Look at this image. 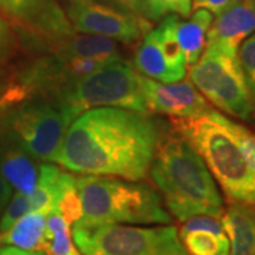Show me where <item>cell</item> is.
Instances as JSON below:
<instances>
[{
  "label": "cell",
  "instance_id": "cell-31",
  "mask_svg": "<svg viewBox=\"0 0 255 255\" xmlns=\"http://www.w3.org/2000/svg\"><path fill=\"white\" fill-rule=\"evenodd\" d=\"M111 1L121 9L139 14V0H111Z\"/></svg>",
  "mask_w": 255,
  "mask_h": 255
},
{
  "label": "cell",
  "instance_id": "cell-30",
  "mask_svg": "<svg viewBox=\"0 0 255 255\" xmlns=\"http://www.w3.org/2000/svg\"><path fill=\"white\" fill-rule=\"evenodd\" d=\"M0 255H47L46 253L41 251H28V250H23L18 247L13 246H3L0 247Z\"/></svg>",
  "mask_w": 255,
  "mask_h": 255
},
{
  "label": "cell",
  "instance_id": "cell-28",
  "mask_svg": "<svg viewBox=\"0 0 255 255\" xmlns=\"http://www.w3.org/2000/svg\"><path fill=\"white\" fill-rule=\"evenodd\" d=\"M14 36L7 23L0 17V61L7 60L14 53Z\"/></svg>",
  "mask_w": 255,
  "mask_h": 255
},
{
  "label": "cell",
  "instance_id": "cell-18",
  "mask_svg": "<svg viewBox=\"0 0 255 255\" xmlns=\"http://www.w3.org/2000/svg\"><path fill=\"white\" fill-rule=\"evenodd\" d=\"M133 63L139 73L152 80L160 82L179 81L164 60L157 28L149 30L143 36L135 53Z\"/></svg>",
  "mask_w": 255,
  "mask_h": 255
},
{
  "label": "cell",
  "instance_id": "cell-22",
  "mask_svg": "<svg viewBox=\"0 0 255 255\" xmlns=\"http://www.w3.org/2000/svg\"><path fill=\"white\" fill-rule=\"evenodd\" d=\"M191 10L193 0H139V14L147 20H162L170 14L186 18Z\"/></svg>",
  "mask_w": 255,
  "mask_h": 255
},
{
  "label": "cell",
  "instance_id": "cell-29",
  "mask_svg": "<svg viewBox=\"0 0 255 255\" xmlns=\"http://www.w3.org/2000/svg\"><path fill=\"white\" fill-rule=\"evenodd\" d=\"M11 194H13V189H11V186L7 183V180L3 177V174H1V172H0V214L3 213L4 207L7 206V203H9Z\"/></svg>",
  "mask_w": 255,
  "mask_h": 255
},
{
  "label": "cell",
  "instance_id": "cell-20",
  "mask_svg": "<svg viewBox=\"0 0 255 255\" xmlns=\"http://www.w3.org/2000/svg\"><path fill=\"white\" fill-rule=\"evenodd\" d=\"M177 14H170L166 16L162 20V23L159 24L157 33H159V41H160V47L163 51L164 60L169 65V68L172 70L176 75V78L180 81L184 78L186 71H187V64H186V58L183 54V50L179 40L176 36V23H177Z\"/></svg>",
  "mask_w": 255,
  "mask_h": 255
},
{
  "label": "cell",
  "instance_id": "cell-32",
  "mask_svg": "<svg viewBox=\"0 0 255 255\" xmlns=\"http://www.w3.org/2000/svg\"><path fill=\"white\" fill-rule=\"evenodd\" d=\"M250 1H253V3H254V4H255V0H250Z\"/></svg>",
  "mask_w": 255,
  "mask_h": 255
},
{
  "label": "cell",
  "instance_id": "cell-7",
  "mask_svg": "<svg viewBox=\"0 0 255 255\" xmlns=\"http://www.w3.org/2000/svg\"><path fill=\"white\" fill-rule=\"evenodd\" d=\"M75 117L63 101L53 95H40L21 102L0 119L7 130L36 160L54 162L64 135Z\"/></svg>",
  "mask_w": 255,
  "mask_h": 255
},
{
  "label": "cell",
  "instance_id": "cell-27",
  "mask_svg": "<svg viewBox=\"0 0 255 255\" xmlns=\"http://www.w3.org/2000/svg\"><path fill=\"white\" fill-rule=\"evenodd\" d=\"M240 1L241 0H193V9H204L213 16H219Z\"/></svg>",
  "mask_w": 255,
  "mask_h": 255
},
{
  "label": "cell",
  "instance_id": "cell-6",
  "mask_svg": "<svg viewBox=\"0 0 255 255\" xmlns=\"http://www.w3.org/2000/svg\"><path fill=\"white\" fill-rule=\"evenodd\" d=\"M139 78L140 74L130 64L118 60L84 78L64 84L55 97L73 111L75 118L85 111L102 107L147 114Z\"/></svg>",
  "mask_w": 255,
  "mask_h": 255
},
{
  "label": "cell",
  "instance_id": "cell-11",
  "mask_svg": "<svg viewBox=\"0 0 255 255\" xmlns=\"http://www.w3.org/2000/svg\"><path fill=\"white\" fill-rule=\"evenodd\" d=\"M0 10L40 37L58 41L74 33L58 0H0Z\"/></svg>",
  "mask_w": 255,
  "mask_h": 255
},
{
  "label": "cell",
  "instance_id": "cell-8",
  "mask_svg": "<svg viewBox=\"0 0 255 255\" xmlns=\"http://www.w3.org/2000/svg\"><path fill=\"white\" fill-rule=\"evenodd\" d=\"M190 82L216 108L243 121H251L255 102L244 80L238 51L209 43L190 68Z\"/></svg>",
  "mask_w": 255,
  "mask_h": 255
},
{
  "label": "cell",
  "instance_id": "cell-1",
  "mask_svg": "<svg viewBox=\"0 0 255 255\" xmlns=\"http://www.w3.org/2000/svg\"><path fill=\"white\" fill-rule=\"evenodd\" d=\"M159 139V129L146 114L92 108L71 122L54 163L73 173L137 182L149 173Z\"/></svg>",
  "mask_w": 255,
  "mask_h": 255
},
{
  "label": "cell",
  "instance_id": "cell-2",
  "mask_svg": "<svg viewBox=\"0 0 255 255\" xmlns=\"http://www.w3.org/2000/svg\"><path fill=\"white\" fill-rule=\"evenodd\" d=\"M174 130L200 155L230 203L255 204V132L216 110L172 118Z\"/></svg>",
  "mask_w": 255,
  "mask_h": 255
},
{
  "label": "cell",
  "instance_id": "cell-10",
  "mask_svg": "<svg viewBox=\"0 0 255 255\" xmlns=\"http://www.w3.org/2000/svg\"><path fill=\"white\" fill-rule=\"evenodd\" d=\"M139 81L149 112L170 118H193L210 110L207 100L191 82H159L142 74Z\"/></svg>",
  "mask_w": 255,
  "mask_h": 255
},
{
  "label": "cell",
  "instance_id": "cell-13",
  "mask_svg": "<svg viewBox=\"0 0 255 255\" xmlns=\"http://www.w3.org/2000/svg\"><path fill=\"white\" fill-rule=\"evenodd\" d=\"M255 31V4L241 0L216 16L207 31V43H217L228 50L238 51L241 43Z\"/></svg>",
  "mask_w": 255,
  "mask_h": 255
},
{
  "label": "cell",
  "instance_id": "cell-19",
  "mask_svg": "<svg viewBox=\"0 0 255 255\" xmlns=\"http://www.w3.org/2000/svg\"><path fill=\"white\" fill-rule=\"evenodd\" d=\"M41 253L47 255H82L71 238L70 224L60 213H51L47 217Z\"/></svg>",
  "mask_w": 255,
  "mask_h": 255
},
{
  "label": "cell",
  "instance_id": "cell-12",
  "mask_svg": "<svg viewBox=\"0 0 255 255\" xmlns=\"http://www.w3.org/2000/svg\"><path fill=\"white\" fill-rule=\"evenodd\" d=\"M0 172L18 193L30 196L36 190L40 164L3 128H0Z\"/></svg>",
  "mask_w": 255,
  "mask_h": 255
},
{
  "label": "cell",
  "instance_id": "cell-3",
  "mask_svg": "<svg viewBox=\"0 0 255 255\" xmlns=\"http://www.w3.org/2000/svg\"><path fill=\"white\" fill-rule=\"evenodd\" d=\"M149 172L170 216L179 221L194 216L221 219L224 207L216 180L183 136L166 135L159 139Z\"/></svg>",
  "mask_w": 255,
  "mask_h": 255
},
{
  "label": "cell",
  "instance_id": "cell-17",
  "mask_svg": "<svg viewBox=\"0 0 255 255\" xmlns=\"http://www.w3.org/2000/svg\"><path fill=\"white\" fill-rule=\"evenodd\" d=\"M47 217L48 214L43 211L26 213L11 227L0 233V246H13L28 251H41Z\"/></svg>",
  "mask_w": 255,
  "mask_h": 255
},
{
  "label": "cell",
  "instance_id": "cell-24",
  "mask_svg": "<svg viewBox=\"0 0 255 255\" xmlns=\"http://www.w3.org/2000/svg\"><path fill=\"white\" fill-rule=\"evenodd\" d=\"M57 213H60L70 226L77 223L82 217L81 200L75 187V180L71 184H68L61 193L57 204Z\"/></svg>",
  "mask_w": 255,
  "mask_h": 255
},
{
  "label": "cell",
  "instance_id": "cell-9",
  "mask_svg": "<svg viewBox=\"0 0 255 255\" xmlns=\"http://www.w3.org/2000/svg\"><path fill=\"white\" fill-rule=\"evenodd\" d=\"M63 10L75 33L98 34L133 44L150 30V21L133 11L98 0H63Z\"/></svg>",
  "mask_w": 255,
  "mask_h": 255
},
{
  "label": "cell",
  "instance_id": "cell-15",
  "mask_svg": "<svg viewBox=\"0 0 255 255\" xmlns=\"http://www.w3.org/2000/svg\"><path fill=\"white\" fill-rule=\"evenodd\" d=\"M119 41L105 36L98 34H70L58 40L57 51L64 54L77 55L84 58H91L98 63L107 64L121 60V48Z\"/></svg>",
  "mask_w": 255,
  "mask_h": 255
},
{
  "label": "cell",
  "instance_id": "cell-25",
  "mask_svg": "<svg viewBox=\"0 0 255 255\" xmlns=\"http://www.w3.org/2000/svg\"><path fill=\"white\" fill-rule=\"evenodd\" d=\"M28 211H30V200H28L27 194L18 193V191L11 194L7 206L0 214V233L11 227L21 216H24Z\"/></svg>",
  "mask_w": 255,
  "mask_h": 255
},
{
  "label": "cell",
  "instance_id": "cell-14",
  "mask_svg": "<svg viewBox=\"0 0 255 255\" xmlns=\"http://www.w3.org/2000/svg\"><path fill=\"white\" fill-rule=\"evenodd\" d=\"M230 255H255V204L230 203L221 216Z\"/></svg>",
  "mask_w": 255,
  "mask_h": 255
},
{
  "label": "cell",
  "instance_id": "cell-26",
  "mask_svg": "<svg viewBox=\"0 0 255 255\" xmlns=\"http://www.w3.org/2000/svg\"><path fill=\"white\" fill-rule=\"evenodd\" d=\"M194 230H204V231H211L216 234H226L220 219L211 217V216H194V217H190L186 221H183L179 236L189 233V231H194Z\"/></svg>",
  "mask_w": 255,
  "mask_h": 255
},
{
  "label": "cell",
  "instance_id": "cell-5",
  "mask_svg": "<svg viewBox=\"0 0 255 255\" xmlns=\"http://www.w3.org/2000/svg\"><path fill=\"white\" fill-rule=\"evenodd\" d=\"M75 246L82 255H189L170 224H73Z\"/></svg>",
  "mask_w": 255,
  "mask_h": 255
},
{
  "label": "cell",
  "instance_id": "cell-23",
  "mask_svg": "<svg viewBox=\"0 0 255 255\" xmlns=\"http://www.w3.org/2000/svg\"><path fill=\"white\" fill-rule=\"evenodd\" d=\"M238 61L244 74V80L255 102V31L241 43L238 48Z\"/></svg>",
  "mask_w": 255,
  "mask_h": 255
},
{
  "label": "cell",
  "instance_id": "cell-21",
  "mask_svg": "<svg viewBox=\"0 0 255 255\" xmlns=\"http://www.w3.org/2000/svg\"><path fill=\"white\" fill-rule=\"evenodd\" d=\"M179 237L189 255H230V241L226 234L194 230Z\"/></svg>",
  "mask_w": 255,
  "mask_h": 255
},
{
  "label": "cell",
  "instance_id": "cell-16",
  "mask_svg": "<svg viewBox=\"0 0 255 255\" xmlns=\"http://www.w3.org/2000/svg\"><path fill=\"white\" fill-rule=\"evenodd\" d=\"M213 23V14L204 9H196L187 20L179 16L176 23V36L182 47L187 65H193L203 54L207 43V31Z\"/></svg>",
  "mask_w": 255,
  "mask_h": 255
},
{
  "label": "cell",
  "instance_id": "cell-4",
  "mask_svg": "<svg viewBox=\"0 0 255 255\" xmlns=\"http://www.w3.org/2000/svg\"><path fill=\"white\" fill-rule=\"evenodd\" d=\"M82 206L77 223L98 224H170L172 216L163 207L159 193L145 183L108 176L85 174L75 179Z\"/></svg>",
  "mask_w": 255,
  "mask_h": 255
}]
</instances>
